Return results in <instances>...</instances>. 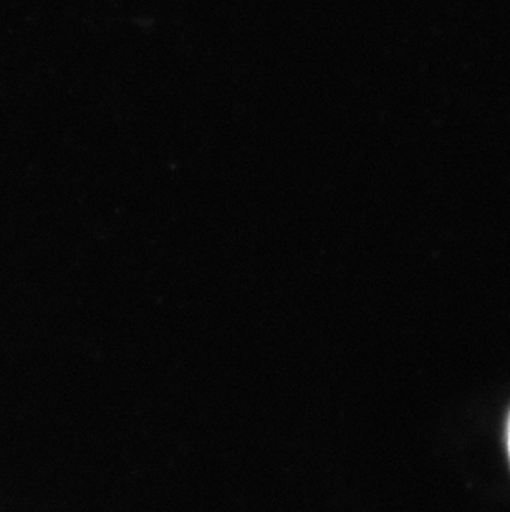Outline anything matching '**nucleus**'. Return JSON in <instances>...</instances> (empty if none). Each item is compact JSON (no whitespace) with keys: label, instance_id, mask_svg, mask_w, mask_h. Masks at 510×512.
I'll list each match as a JSON object with an SVG mask.
<instances>
[{"label":"nucleus","instance_id":"1","mask_svg":"<svg viewBox=\"0 0 510 512\" xmlns=\"http://www.w3.org/2000/svg\"><path fill=\"white\" fill-rule=\"evenodd\" d=\"M507 443H509V453H510V421H509V431H507Z\"/></svg>","mask_w":510,"mask_h":512}]
</instances>
